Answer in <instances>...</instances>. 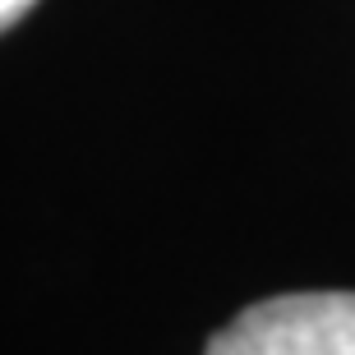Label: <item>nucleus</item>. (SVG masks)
Returning <instances> with one entry per match:
<instances>
[{
  "label": "nucleus",
  "instance_id": "f257e3e1",
  "mask_svg": "<svg viewBox=\"0 0 355 355\" xmlns=\"http://www.w3.org/2000/svg\"><path fill=\"white\" fill-rule=\"evenodd\" d=\"M203 355H355V291H295L240 309Z\"/></svg>",
  "mask_w": 355,
  "mask_h": 355
},
{
  "label": "nucleus",
  "instance_id": "f03ea898",
  "mask_svg": "<svg viewBox=\"0 0 355 355\" xmlns=\"http://www.w3.org/2000/svg\"><path fill=\"white\" fill-rule=\"evenodd\" d=\"M33 5H37V0H0V33H5V28H14L28 10H33Z\"/></svg>",
  "mask_w": 355,
  "mask_h": 355
}]
</instances>
